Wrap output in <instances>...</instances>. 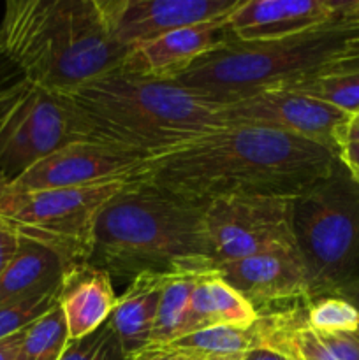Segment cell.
I'll return each mask as SVG.
<instances>
[{
  "instance_id": "e575fe53",
  "label": "cell",
  "mask_w": 359,
  "mask_h": 360,
  "mask_svg": "<svg viewBox=\"0 0 359 360\" xmlns=\"http://www.w3.org/2000/svg\"><path fill=\"white\" fill-rule=\"evenodd\" d=\"M348 141H359V111L352 112L351 118H348V122H347V125H345L344 143H348Z\"/></svg>"
},
{
  "instance_id": "5bb4252c",
  "label": "cell",
  "mask_w": 359,
  "mask_h": 360,
  "mask_svg": "<svg viewBox=\"0 0 359 360\" xmlns=\"http://www.w3.org/2000/svg\"><path fill=\"white\" fill-rule=\"evenodd\" d=\"M340 18V0H241L227 18L238 41L263 42L294 37Z\"/></svg>"
},
{
  "instance_id": "f1b7e54d",
  "label": "cell",
  "mask_w": 359,
  "mask_h": 360,
  "mask_svg": "<svg viewBox=\"0 0 359 360\" xmlns=\"http://www.w3.org/2000/svg\"><path fill=\"white\" fill-rule=\"evenodd\" d=\"M21 79H23L21 72L18 70V67L11 62L9 56L6 55V51H4L2 46H0V104H2L7 91Z\"/></svg>"
},
{
  "instance_id": "4fadbf2b",
  "label": "cell",
  "mask_w": 359,
  "mask_h": 360,
  "mask_svg": "<svg viewBox=\"0 0 359 360\" xmlns=\"http://www.w3.org/2000/svg\"><path fill=\"white\" fill-rule=\"evenodd\" d=\"M213 271L260 313L310 301V288L298 248L271 250L229 262Z\"/></svg>"
},
{
  "instance_id": "4316f807",
  "label": "cell",
  "mask_w": 359,
  "mask_h": 360,
  "mask_svg": "<svg viewBox=\"0 0 359 360\" xmlns=\"http://www.w3.org/2000/svg\"><path fill=\"white\" fill-rule=\"evenodd\" d=\"M319 334L333 360H359V330L355 333Z\"/></svg>"
},
{
  "instance_id": "d6986e66",
  "label": "cell",
  "mask_w": 359,
  "mask_h": 360,
  "mask_svg": "<svg viewBox=\"0 0 359 360\" xmlns=\"http://www.w3.org/2000/svg\"><path fill=\"white\" fill-rule=\"evenodd\" d=\"M259 311L225 283L217 273H210L197 281L187 313L183 336L211 327H246L253 326Z\"/></svg>"
},
{
  "instance_id": "9a60e30c",
  "label": "cell",
  "mask_w": 359,
  "mask_h": 360,
  "mask_svg": "<svg viewBox=\"0 0 359 360\" xmlns=\"http://www.w3.org/2000/svg\"><path fill=\"white\" fill-rule=\"evenodd\" d=\"M231 16V14H229ZM178 28L130 49L120 70L153 79L176 81L204 55L231 37L227 18Z\"/></svg>"
},
{
  "instance_id": "8992f818",
  "label": "cell",
  "mask_w": 359,
  "mask_h": 360,
  "mask_svg": "<svg viewBox=\"0 0 359 360\" xmlns=\"http://www.w3.org/2000/svg\"><path fill=\"white\" fill-rule=\"evenodd\" d=\"M292 234L310 301L359 278V181L340 162L292 199Z\"/></svg>"
},
{
  "instance_id": "7c38bea8",
  "label": "cell",
  "mask_w": 359,
  "mask_h": 360,
  "mask_svg": "<svg viewBox=\"0 0 359 360\" xmlns=\"http://www.w3.org/2000/svg\"><path fill=\"white\" fill-rule=\"evenodd\" d=\"M241 0H99L113 39L130 49L190 25L225 18Z\"/></svg>"
},
{
  "instance_id": "4dcf8cb0",
  "label": "cell",
  "mask_w": 359,
  "mask_h": 360,
  "mask_svg": "<svg viewBox=\"0 0 359 360\" xmlns=\"http://www.w3.org/2000/svg\"><path fill=\"white\" fill-rule=\"evenodd\" d=\"M25 329L21 333L14 334V336L7 338V340L0 341V360H16L18 352H20L21 341H23Z\"/></svg>"
},
{
  "instance_id": "d4e9b609",
  "label": "cell",
  "mask_w": 359,
  "mask_h": 360,
  "mask_svg": "<svg viewBox=\"0 0 359 360\" xmlns=\"http://www.w3.org/2000/svg\"><path fill=\"white\" fill-rule=\"evenodd\" d=\"M58 290L53 292V294L42 295V297L28 299V301L16 302V304L2 306L0 308V341L21 333L30 323L41 319L42 315L51 311L58 304Z\"/></svg>"
},
{
  "instance_id": "d590c367",
  "label": "cell",
  "mask_w": 359,
  "mask_h": 360,
  "mask_svg": "<svg viewBox=\"0 0 359 360\" xmlns=\"http://www.w3.org/2000/svg\"><path fill=\"white\" fill-rule=\"evenodd\" d=\"M340 18H359V0H340Z\"/></svg>"
},
{
  "instance_id": "5b68a950",
  "label": "cell",
  "mask_w": 359,
  "mask_h": 360,
  "mask_svg": "<svg viewBox=\"0 0 359 360\" xmlns=\"http://www.w3.org/2000/svg\"><path fill=\"white\" fill-rule=\"evenodd\" d=\"M345 41L340 20L280 41L245 42L231 35L176 81L211 102L232 104L324 76L341 60Z\"/></svg>"
},
{
  "instance_id": "ffe728a7",
  "label": "cell",
  "mask_w": 359,
  "mask_h": 360,
  "mask_svg": "<svg viewBox=\"0 0 359 360\" xmlns=\"http://www.w3.org/2000/svg\"><path fill=\"white\" fill-rule=\"evenodd\" d=\"M210 273H215V271H182V273L169 274L162 288L160 301H158L157 319H155L148 355L162 350L183 336L194 288L201 278Z\"/></svg>"
},
{
  "instance_id": "83f0119b",
  "label": "cell",
  "mask_w": 359,
  "mask_h": 360,
  "mask_svg": "<svg viewBox=\"0 0 359 360\" xmlns=\"http://www.w3.org/2000/svg\"><path fill=\"white\" fill-rule=\"evenodd\" d=\"M18 245H20V234L16 232V229L7 221L0 220V274L13 260Z\"/></svg>"
},
{
  "instance_id": "7a4b0ae2",
  "label": "cell",
  "mask_w": 359,
  "mask_h": 360,
  "mask_svg": "<svg viewBox=\"0 0 359 360\" xmlns=\"http://www.w3.org/2000/svg\"><path fill=\"white\" fill-rule=\"evenodd\" d=\"M204 210L206 204L136 179L99 213L87 264L127 280L141 273L213 271Z\"/></svg>"
},
{
  "instance_id": "2e32d148",
  "label": "cell",
  "mask_w": 359,
  "mask_h": 360,
  "mask_svg": "<svg viewBox=\"0 0 359 360\" xmlns=\"http://www.w3.org/2000/svg\"><path fill=\"white\" fill-rule=\"evenodd\" d=\"M116 299L108 273L90 264L69 267L58 290L69 341L81 340L108 323Z\"/></svg>"
},
{
  "instance_id": "836d02e7",
  "label": "cell",
  "mask_w": 359,
  "mask_h": 360,
  "mask_svg": "<svg viewBox=\"0 0 359 360\" xmlns=\"http://www.w3.org/2000/svg\"><path fill=\"white\" fill-rule=\"evenodd\" d=\"M333 295H338V297L345 299V301H348L351 304H354L355 308L359 309V278L345 283L344 287L338 288Z\"/></svg>"
},
{
  "instance_id": "8d00e7d4",
  "label": "cell",
  "mask_w": 359,
  "mask_h": 360,
  "mask_svg": "<svg viewBox=\"0 0 359 360\" xmlns=\"http://www.w3.org/2000/svg\"><path fill=\"white\" fill-rule=\"evenodd\" d=\"M7 188H9V181H7V179L4 178L2 172H0V200H2L4 197H6Z\"/></svg>"
},
{
  "instance_id": "ac0fdd59",
  "label": "cell",
  "mask_w": 359,
  "mask_h": 360,
  "mask_svg": "<svg viewBox=\"0 0 359 360\" xmlns=\"http://www.w3.org/2000/svg\"><path fill=\"white\" fill-rule=\"evenodd\" d=\"M70 266L60 253L20 236L9 266L0 274V308L53 294Z\"/></svg>"
},
{
  "instance_id": "6da1fadb",
  "label": "cell",
  "mask_w": 359,
  "mask_h": 360,
  "mask_svg": "<svg viewBox=\"0 0 359 360\" xmlns=\"http://www.w3.org/2000/svg\"><path fill=\"white\" fill-rule=\"evenodd\" d=\"M338 155L303 137L227 125L148 160L141 181L197 204L225 197H291L329 174Z\"/></svg>"
},
{
  "instance_id": "484cf974",
  "label": "cell",
  "mask_w": 359,
  "mask_h": 360,
  "mask_svg": "<svg viewBox=\"0 0 359 360\" xmlns=\"http://www.w3.org/2000/svg\"><path fill=\"white\" fill-rule=\"evenodd\" d=\"M60 360H127L109 323L81 340L69 341Z\"/></svg>"
},
{
  "instance_id": "cb8c5ba5",
  "label": "cell",
  "mask_w": 359,
  "mask_h": 360,
  "mask_svg": "<svg viewBox=\"0 0 359 360\" xmlns=\"http://www.w3.org/2000/svg\"><path fill=\"white\" fill-rule=\"evenodd\" d=\"M305 320L310 329L320 334L359 330V309L338 295H324L306 302Z\"/></svg>"
},
{
  "instance_id": "e0dca14e",
  "label": "cell",
  "mask_w": 359,
  "mask_h": 360,
  "mask_svg": "<svg viewBox=\"0 0 359 360\" xmlns=\"http://www.w3.org/2000/svg\"><path fill=\"white\" fill-rule=\"evenodd\" d=\"M169 274H137L130 280L127 290L116 299L108 323L127 360H143L150 352L158 301Z\"/></svg>"
},
{
  "instance_id": "30bf717a",
  "label": "cell",
  "mask_w": 359,
  "mask_h": 360,
  "mask_svg": "<svg viewBox=\"0 0 359 360\" xmlns=\"http://www.w3.org/2000/svg\"><path fill=\"white\" fill-rule=\"evenodd\" d=\"M146 164V157L118 144L101 139L77 141L55 151L13 179L7 193L134 181L141 178Z\"/></svg>"
},
{
  "instance_id": "44dd1931",
  "label": "cell",
  "mask_w": 359,
  "mask_h": 360,
  "mask_svg": "<svg viewBox=\"0 0 359 360\" xmlns=\"http://www.w3.org/2000/svg\"><path fill=\"white\" fill-rule=\"evenodd\" d=\"M263 347L257 323L246 327H211L185 334L168 345L165 348L187 352L203 360H238L253 350Z\"/></svg>"
},
{
  "instance_id": "f546056e",
  "label": "cell",
  "mask_w": 359,
  "mask_h": 360,
  "mask_svg": "<svg viewBox=\"0 0 359 360\" xmlns=\"http://www.w3.org/2000/svg\"><path fill=\"white\" fill-rule=\"evenodd\" d=\"M338 158L359 181V141H348L341 144L338 150Z\"/></svg>"
},
{
  "instance_id": "603a6c76",
  "label": "cell",
  "mask_w": 359,
  "mask_h": 360,
  "mask_svg": "<svg viewBox=\"0 0 359 360\" xmlns=\"http://www.w3.org/2000/svg\"><path fill=\"white\" fill-rule=\"evenodd\" d=\"M285 90L310 95V97L327 102L341 111H359V72L312 77V79H306L294 86L285 88Z\"/></svg>"
},
{
  "instance_id": "3957f363",
  "label": "cell",
  "mask_w": 359,
  "mask_h": 360,
  "mask_svg": "<svg viewBox=\"0 0 359 360\" xmlns=\"http://www.w3.org/2000/svg\"><path fill=\"white\" fill-rule=\"evenodd\" d=\"M0 46L23 79L65 95L118 70L129 55L99 0H9Z\"/></svg>"
},
{
  "instance_id": "ba28073f",
  "label": "cell",
  "mask_w": 359,
  "mask_h": 360,
  "mask_svg": "<svg viewBox=\"0 0 359 360\" xmlns=\"http://www.w3.org/2000/svg\"><path fill=\"white\" fill-rule=\"evenodd\" d=\"M130 183L6 193L0 200V220L23 238L55 250L70 266H80L90 259L101 210Z\"/></svg>"
},
{
  "instance_id": "7402d4cb",
  "label": "cell",
  "mask_w": 359,
  "mask_h": 360,
  "mask_svg": "<svg viewBox=\"0 0 359 360\" xmlns=\"http://www.w3.org/2000/svg\"><path fill=\"white\" fill-rule=\"evenodd\" d=\"M69 345L65 319L56 304L25 329L16 360H60Z\"/></svg>"
},
{
  "instance_id": "d6a6232c",
  "label": "cell",
  "mask_w": 359,
  "mask_h": 360,
  "mask_svg": "<svg viewBox=\"0 0 359 360\" xmlns=\"http://www.w3.org/2000/svg\"><path fill=\"white\" fill-rule=\"evenodd\" d=\"M238 360H291V359H289L287 355L280 354V352L271 350V348L259 347L246 352V354L243 355V357H239Z\"/></svg>"
},
{
  "instance_id": "52a82bcc",
  "label": "cell",
  "mask_w": 359,
  "mask_h": 360,
  "mask_svg": "<svg viewBox=\"0 0 359 360\" xmlns=\"http://www.w3.org/2000/svg\"><path fill=\"white\" fill-rule=\"evenodd\" d=\"M94 139L73 95L21 79L0 104V172L7 181L55 151Z\"/></svg>"
},
{
  "instance_id": "1f68e13d",
  "label": "cell",
  "mask_w": 359,
  "mask_h": 360,
  "mask_svg": "<svg viewBox=\"0 0 359 360\" xmlns=\"http://www.w3.org/2000/svg\"><path fill=\"white\" fill-rule=\"evenodd\" d=\"M143 360H203V359L197 357V355L187 354V352L175 350V348H162V350L153 352V354H150Z\"/></svg>"
},
{
  "instance_id": "9c48e42d",
  "label": "cell",
  "mask_w": 359,
  "mask_h": 360,
  "mask_svg": "<svg viewBox=\"0 0 359 360\" xmlns=\"http://www.w3.org/2000/svg\"><path fill=\"white\" fill-rule=\"evenodd\" d=\"M204 225L213 262L296 248L291 197L246 195L211 200L204 210Z\"/></svg>"
},
{
  "instance_id": "277c9868",
  "label": "cell",
  "mask_w": 359,
  "mask_h": 360,
  "mask_svg": "<svg viewBox=\"0 0 359 360\" xmlns=\"http://www.w3.org/2000/svg\"><path fill=\"white\" fill-rule=\"evenodd\" d=\"M94 139L148 160L180 150L225 125L222 104L178 81L115 70L73 94Z\"/></svg>"
},
{
  "instance_id": "8fae6325",
  "label": "cell",
  "mask_w": 359,
  "mask_h": 360,
  "mask_svg": "<svg viewBox=\"0 0 359 360\" xmlns=\"http://www.w3.org/2000/svg\"><path fill=\"white\" fill-rule=\"evenodd\" d=\"M225 125L260 127L303 137L338 155L352 112L292 90H267L222 105Z\"/></svg>"
}]
</instances>
